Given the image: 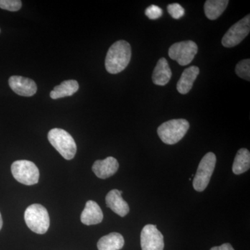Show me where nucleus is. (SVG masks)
I'll use <instances>...</instances> for the list:
<instances>
[{
	"label": "nucleus",
	"mask_w": 250,
	"mask_h": 250,
	"mask_svg": "<svg viewBox=\"0 0 250 250\" xmlns=\"http://www.w3.org/2000/svg\"><path fill=\"white\" fill-rule=\"evenodd\" d=\"M131 58V47L129 42L118 41L108 49L105 59V67L110 74L116 75L125 70Z\"/></svg>",
	"instance_id": "f257e3e1"
},
{
	"label": "nucleus",
	"mask_w": 250,
	"mask_h": 250,
	"mask_svg": "<svg viewBox=\"0 0 250 250\" xmlns=\"http://www.w3.org/2000/svg\"><path fill=\"white\" fill-rule=\"evenodd\" d=\"M50 144L66 160H71L77 152V145L71 135L59 128L51 129L48 133Z\"/></svg>",
	"instance_id": "f03ea898"
},
{
	"label": "nucleus",
	"mask_w": 250,
	"mask_h": 250,
	"mask_svg": "<svg viewBox=\"0 0 250 250\" xmlns=\"http://www.w3.org/2000/svg\"><path fill=\"white\" fill-rule=\"evenodd\" d=\"M189 128L190 123L187 120H170L159 126L157 134L166 144L174 145L183 139Z\"/></svg>",
	"instance_id": "7ed1b4c3"
},
{
	"label": "nucleus",
	"mask_w": 250,
	"mask_h": 250,
	"mask_svg": "<svg viewBox=\"0 0 250 250\" xmlns=\"http://www.w3.org/2000/svg\"><path fill=\"white\" fill-rule=\"evenodd\" d=\"M24 220L31 231L39 234H44L49 228L48 212L43 206L34 204L27 207L24 212Z\"/></svg>",
	"instance_id": "20e7f679"
},
{
	"label": "nucleus",
	"mask_w": 250,
	"mask_h": 250,
	"mask_svg": "<svg viewBox=\"0 0 250 250\" xmlns=\"http://www.w3.org/2000/svg\"><path fill=\"white\" fill-rule=\"evenodd\" d=\"M216 156L214 153H207L202 158L192 182L194 189L196 191H204L208 187L212 174L214 172Z\"/></svg>",
	"instance_id": "39448f33"
},
{
	"label": "nucleus",
	"mask_w": 250,
	"mask_h": 250,
	"mask_svg": "<svg viewBox=\"0 0 250 250\" xmlns=\"http://www.w3.org/2000/svg\"><path fill=\"white\" fill-rule=\"evenodd\" d=\"M11 172L14 178L24 185H34L39 182L40 176L39 168L30 161H15L11 165Z\"/></svg>",
	"instance_id": "423d86ee"
},
{
	"label": "nucleus",
	"mask_w": 250,
	"mask_h": 250,
	"mask_svg": "<svg viewBox=\"0 0 250 250\" xmlns=\"http://www.w3.org/2000/svg\"><path fill=\"white\" fill-rule=\"evenodd\" d=\"M198 52V47L192 41L176 42L169 48L168 55L182 66L188 65L192 62Z\"/></svg>",
	"instance_id": "0eeeda50"
},
{
	"label": "nucleus",
	"mask_w": 250,
	"mask_h": 250,
	"mask_svg": "<svg viewBox=\"0 0 250 250\" xmlns=\"http://www.w3.org/2000/svg\"><path fill=\"white\" fill-rule=\"evenodd\" d=\"M250 31V16L248 15L229 29L222 39V44L228 48L235 47L246 39Z\"/></svg>",
	"instance_id": "6e6552de"
},
{
	"label": "nucleus",
	"mask_w": 250,
	"mask_h": 250,
	"mask_svg": "<svg viewBox=\"0 0 250 250\" xmlns=\"http://www.w3.org/2000/svg\"><path fill=\"white\" fill-rule=\"evenodd\" d=\"M142 250H164V239L156 225H147L141 233Z\"/></svg>",
	"instance_id": "1a4fd4ad"
},
{
	"label": "nucleus",
	"mask_w": 250,
	"mask_h": 250,
	"mask_svg": "<svg viewBox=\"0 0 250 250\" xmlns=\"http://www.w3.org/2000/svg\"><path fill=\"white\" fill-rule=\"evenodd\" d=\"M10 88L18 95L31 97L37 91V85L34 80L22 76H12L9 80Z\"/></svg>",
	"instance_id": "9d476101"
},
{
	"label": "nucleus",
	"mask_w": 250,
	"mask_h": 250,
	"mask_svg": "<svg viewBox=\"0 0 250 250\" xmlns=\"http://www.w3.org/2000/svg\"><path fill=\"white\" fill-rule=\"evenodd\" d=\"M119 168V164L115 158L109 156L104 160L95 161L92 170L100 179H107L116 174Z\"/></svg>",
	"instance_id": "9b49d317"
},
{
	"label": "nucleus",
	"mask_w": 250,
	"mask_h": 250,
	"mask_svg": "<svg viewBox=\"0 0 250 250\" xmlns=\"http://www.w3.org/2000/svg\"><path fill=\"white\" fill-rule=\"evenodd\" d=\"M122 190L113 189L108 192L106 196V204L108 208L121 217L126 216L129 213V207L127 202L122 197Z\"/></svg>",
	"instance_id": "f8f14e48"
},
{
	"label": "nucleus",
	"mask_w": 250,
	"mask_h": 250,
	"mask_svg": "<svg viewBox=\"0 0 250 250\" xmlns=\"http://www.w3.org/2000/svg\"><path fill=\"white\" fill-rule=\"evenodd\" d=\"M103 210L98 203L89 200L85 204L84 209L81 215V221L85 225H98L103 220Z\"/></svg>",
	"instance_id": "ddd939ff"
},
{
	"label": "nucleus",
	"mask_w": 250,
	"mask_h": 250,
	"mask_svg": "<svg viewBox=\"0 0 250 250\" xmlns=\"http://www.w3.org/2000/svg\"><path fill=\"white\" fill-rule=\"evenodd\" d=\"M199 74H200V69L195 65L185 69L177 82V89L179 93L182 95L188 93L191 90L194 82L196 80Z\"/></svg>",
	"instance_id": "4468645a"
},
{
	"label": "nucleus",
	"mask_w": 250,
	"mask_h": 250,
	"mask_svg": "<svg viewBox=\"0 0 250 250\" xmlns=\"http://www.w3.org/2000/svg\"><path fill=\"white\" fill-rule=\"evenodd\" d=\"M172 71L169 67L168 62L165 58L158 61L152 74V81L154 84L164 86L170 82Z\"/></svg>",
	"instance_id": "2eb2a0df"
},
{
	"label": "nucleus",
	"mask_w": 250,
	"mask_h": 250,
	"mask_svg": "<svg viewBox=\"0 0 250 250\" xmlns=\"http://www.w3.org/2000/svg\"><path fill=\"white\" fill-rule=\"evenodd\" d=\"M124 245V238L121 233L113 232L102 237L97 246L99 250H121Z\"/></svg>",
	"instance_id": "dca6fc26"
},
{
	"label": "nucleus",
	"mask_w": 250,
	"mask_h": 250,
	"mask_svg": "<svg viewBox=\"0 0 250 250\" xmlns=\"http://www.w3.org/2000/svg\"><path fill=\"white\" fill-rule=\"evenodd\" d=\"M80 88L78 82L76 80H66L62 82L60 85L54 87L50 92L51 98L53 100L72 96Z\"/></svg>",
	"instance_id": "f3484780"
},
{
	"label": "nucleus",
	"mask_w": 250,
	"mask_h": 250,
	"mask_svg": "<svg viewBox=\"0 0 250 250\" xmlns=\"http://www.w3.org/2000/svg\"><path fill=\"white\" fill-rule=\"evenodd\" d=\"M229 2L228 0H207L204 6L206 16L210 21L218 19L228 7Z\"/></svg>",
	"instance_id": "a211bd4d"
},
{
	"label": "nucleus",
	"mask_w": 250,
	"mask_h": 250,
	"mask_svg": "<svg viewBox=\"0 0 250 250\" xmlns=\"http://www.w3.org/2000/svg\"><path fill=\"white\" fill-rule=\"evenodd\" d=\"M250 167V153L246 148H241L237 152L232 166V171L235 174L244 173Z\"/></svg>",
	"instance_id": "6ab92c4d"
},
{
	"label": "nucleus",
	"mask_w": 250,
	"mask_h": 250,
	"mask_svg": "<svg viewBox=\"0 0 250 250\" xmlns=\"http://www.w3.org/2000/svg\"><path fill=\"white\" fill-rule=\"evenodd\" d=\"M236 73L238 77L243 79V80L248 81L250 80V60L244 59L237 64L236 66Z\"/></svg>",
	"instance_id": "aec40b11"
},
{
	"label": "nucleus",
	"mask_w": 250,
	"mask_h": 250,
	"mask_svg": "<svg viewBox=\"0 0 250 250\" xmlns=\"http://www.w3.org/2000/svg\"><path fill=\"white\" fill-rule=\"evenodd\" d=\"M21 0H0V8L9 11H18L22 7Z\"/></svg>",
	"instance_id": "412c9836"
},
{
	"label": "nucleus",
	"mask_w": 250,
	"mask_h": 250,
	"mask_svg": "<svg viewBox=\"0 0 250 250\" xmlns=\"http://www.w3.org/2000/svg\"><path fill=\"white\" fill-rule=\"evenodd\" d=\"M167 12L174 19L179 20L185 14V9L178 3H172L167 7Z\"/></svg>",
	"instance_id": "4be33fe9"
},
{
	"label": "nucleus",
	"mask_w": 250,
	"mask_h": 250,
	"mask_svg": "<svg viewBox=\"0 0 250 250\" xmlns=\"http://www.w3.org/2000/svg\"><path fill=\"white\" fill-rule=\"evenodd\" d=\"M163 13L162 9L156 5H151L145 11L146 16L150 20L159 19L163 16Z\"/></svg>",
	"instance_id": "5701e85b"
},
{
	"label": "nucleus",
	"mask_w": 250,
	"mask_h": 250,
	"mask_svg": "<svg viewBox=\"0 0 250 250\" xmlns=\"http://www.w3.org/2000/svg\"><path fill=\"white\" fill-rule=\"evenodd\" d=\"M210 250H234V249L229 243H225L220 246L213 247Z\"/></svg>",
	"instance_id": "b1692460"
},
{
	"label": "nucleus",
	"mask_w": 250,
	"mask_h": 250,
	"mask_svg": "<svg viewBox=\"0 0 250 250\" xmlns=\"http://www.w3.org/2000/svg\"><path fill=\"white\" fill-rule=\"evenodd\" d=\"M2 225H3L2 218H1V213H0V230H1V228H2Z\"/></svg>",
	"instance_id": "393cba45"
},
{
	"label": "nucleus",
	"mask_w": 250,
	"mask_h": 250,
	"mask_svg": "<svg viewBox=\"0 0 250 250\" xmlns=\"http://www.w3.org/2000/svg\"><path fill=\"white\" fill-rule=\"evenodd\" d=\"M0 31H1V30H0Z\"/></svg>",
	"instance_id": "a878e982"
}]
</instances>
